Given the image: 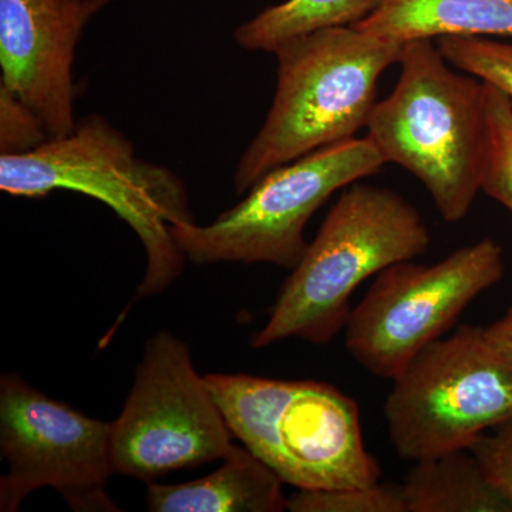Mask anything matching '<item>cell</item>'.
<instances>
[{
	"label": "cell",
	"mask_w": 512,
	"mask_h": 512,
	"mask_svg": "<svg viewBox=\"0 0 512 512\" xmlns=\"http://www.w3.org/2000/svg\"><path fill=\"white\" fill-rule=\"evenodd\" d=\"M383 0H286L262 10L235 30L248 52L275 53L279 47L318 30L353 26L372 15Z\"/></svg>",
	"instance_id": "obj_15"
},
{
	"label": "cell",
	"mask_w": 512,
	"mask_h": 512,
	"mask_svg": "<svg viewBox=\"0 0 512 512\" xmlns=\"http://www.w3.org/2000/svg\"><path fill=\"white\" fill-rule=\"evenodd\" d=\"M468 448L494 484L512 500V419L493 427L491 433L481 434Z\"/></svg>",
	"instance_id": "obj_20"
},
{
	"label": "cell",
	"mask_w": 512,
	"mask_h": 512,
	"mask_svg": "<svg viewBox=\"0 0 512 512\" xmlns=\"http://www.w3.org/2000/svg\"><path fill=\"white\" fill-rule=\"evenodd\" d=\"M386 164L367 137L339 141L264 175L210 225L185 222L171 231L185 258L197 265L241 262L292 271L308 248L305 229L313 214L336 191Z\"/></svg>",
	"instance_id": "obj_6"
},
{
	"label": "cell",
	"mask_w": 512,
	"mask_h": 512,
	"mask_svg": "<svg viewBox=\"0 0 512 512\" xmlns=\"http://www.w3.org/2000/svg\"><path fill=\"white\" fill-rule=\"evenodd\" d=\"M231 437L187 343L170 332L151 336L123 412L110 423L114 474L153 483L222 460Z\"/></svg>",
	"instance_id": "obj_9"
},
{
	"label": "cell",
	"mask_w": 512,
	"mask_h": 512,
	"mask_svg": "<svg viewBox=\"0 0 512 512\" xmlns=\"http://www.w3.org/2000/svg\"><path fill=\"white\" fill-rule=\"evenodd\" d=\"M111 0H0V84L30 107L49 138L72 133L76 50Z\"/></svg>",
	"instance_id": "obj_11"
},
{
	"label": "cell",
	"mask_w": 512,
	"mask_h": 512,
	"mask_svg": "<svg viewBox=\"0 0 512 512\" xmlns=\"http://www.w3.org/2000/svg\"><path fill=\"white\" fill-rule=\"evenodd\" d=\"M430 244L420 212L402 195L359 181L348 185L282 285L252 348L286 339L329 345L345 329L360 284L423 255Z\"/></svg>",
	"instance_id": "obj_4"
},
{
	"label": "cell",
	"mask_w": 512,
	"mask_h": 512,
	"mask_svg": "<svg viewBox=\"0 0 512 512\" xmlns=\"http://www.w3.org/2000/svg\"><path fill=\"white\" fill-rule=\"evenodd\" d=\"M402 46L340 26L279 47L274 101L239 158L237 194L281 165L355 137L375 109L380 76L397 63Z\"/></svg>",
	"instance_id": "obj_3"
},
{
	"label": "cell",
	"mask_w": 512,
	"mask_h": 512,
	"mask_svg": "<svg viewBox=\"0 0 512 512\" xmlns=\"http://www.w3.org/2000/svg\"><path fill=\"white\" fill-rule=\"evenodd\" d=\"M436 43L451 66L493 84L512 103V43L485 36H446Z\"/></svg>",
	"instance_id": "obj_17"
},
{
	"label": "cell",
	"mask_w": 512,
	"mask_h": 512,
	"mask_svg": "<svg viewBox=\"0 0 512 512\" xmlns=\"http://www.w3.org/2000/svg\"><path fill=\"white\" fill-rule=\"evenodd\" d=\"M383 412L390 443L404 460L463 450L512 419V365L487 345L481 326H460L410 360Z\"/></svg>",
	"instance_id": "obj_7"
},
{
	"label": "cell",
	"mask_w": 512,
	"mask_h": 512,
	"mask_svg": "<svg viewBox=\"0 0 512 512\" xmlns=\"http://www.w3.org/2000/svg\"><path fill=\"white\" fill-rule=\"evenodd\" d=\"M503 275V249L490 238L457 249L437 264L389 266L350 311L346 350L366 372L394 380Z\"/></svg>",
	"instance_id": "obj_8"
},
{
	"label": "cell",
	"mask_w": 512,
	"mask_h": 512,
	"mask_svg": "<svg viewBox=\"0 0 512 512\" xmlns=\"http://www.w3.org/2000/svg\"><path fill=\"white\" fill-rule=\"evenodd\" d=\"M205 380L232 436L284 484L340 490L379 483L359 407L332 384L222 373Z\"/></svg>",
	"instance_id": "obj_5"
},
{
	"label": "cell",
	"mask_w": 512,
	"mask_h": 512,
	"mask_svg": "<svg viewBox=\"0 0 512 512\" xmlns=\"http://www.w3.org/2000/svg\"><path fill=\"white\" fill-rule=\"evenodd\" d=\"M274 471L247 447L232 444L222 466L181 484L148 483L151 512H282L288 498Z\"/></svg>",
	"instance_id": "obj_12"
},
{
	"label": "cell",
	"mask_w": 512,
	"mask_h": 512,
	"mask_svg": "<svg viewBox=\"0 0 512 512\" xmlns=\"http://www.w3.org/2000/svg\"><path fill=\"white\" fill-rule=\"evenodd\" d=\"M355 28L390 42L512 37V0H383Z\"/></svg>",
	"instance_id": "obj_13"
},
{
	"label": "cell",
	"mask_w": 512,
	"mask_h": 512,
	"mask_svg": "<svg viewBox=\"0 0 512 512\" xmlns=\"http://www.w3.org/2000/svg\"><path fill=\"white\" fill-rule=\"evenodd\" d=\"M402 490L406 512H512L470 448L416 461Z\"/></svg>",
	"instance_id": "obj_14"
},
{
	"label": "cell",
	"mask_w": 512,
	"mask_h": 512,
	"mask_svg": "<svg viewBox=\"0 0 512 512\" xmlns=\"http://www.w3.org/2000/svg\"><path fill=\"white\" fill-rule=\"evenodd\" d=\"M483 335L493 352L512 365V305L503 318L483 328Z\"/></svg>",
	"instance_id": "obj_21"
},
{
	"label": "cell",
	"mask_w": 512,
	"mask_h": 512,
	"mask_svg": "<svg viewBox=\"0 0 512 512\" xmlns=\"http://www.w3.org/2000/svg\"><path fill=\"white\" fill-rule=\"evenodd\" d=\"M0 190L42 198L76 191L109 205L136 232L147 255L137 298L164 292L184 268L171 228L194 222L187 188L174 171L137 157L133 144L99 114L72 133L50 138L30 153L0 157Z\"/></svg>",
	"instance_id": "obj_1"
},
{
	"label": "cell",
	"mask_w": 512,
	"mask_h": 512,
	"mask_svg": "<svg viewBox=\"0 0 512 512\" xmlns=\"http://www.w3.org/2000/svg\"><path fill=\"white\" fill-rule=\"evenodd\" d=\"M0 511L15 512L39 488H55L74 511L117 512L110 423L50 399L15 373L0 379Z\"/></svg>",
	"instance_id": "obj_10"
},
{
	"label": "cell",
	"mask_w": 512,
	"mask_h": 512,
	"mask_svg": "<svg viewBox=\"0 0 512 512\" xmlns=\"http://www.w3.org/2000/svg\"><path fill=\"white\" fill-rule=\"evenodd\" d=\"M292 512H406L402 484L376 483L340 490H298L288 498Z\"/></svg>",
	"instance_id": "obj_18"
},
{
	"label": "cell",
	"mask_w": 512,
	"mask_h": 512,
	"mask_svg": "<svg viewBox=\"0 0 512 512\" xmlns=\"http://www.w3.org/2000/svg\"><path fill=\"white\" fill-rule=\"evenodd\" d=\"M50 140L35 111L0 84V151L2 156L30 153Z\"/></svg>",
	"instance_id": "obj_19"
},
{
	"label": "cell",
	"mask_w": 512,
	"mask_h": 512,
	"mask_svg": "<svg viewBox=\"0 0 512 512\" xmlns=\"http://www.w3.org/2000/svg\"><path fill=\"white\" fill-rule=\"evenodd\" d=\"M484 87L488 153L481 191L512 212V103L493 84Z\"/></svg>",
	"instance_id": "obj_16"
},
{
	"label": "cell",
	"mask_w": 512,
	"mask_h": 512,
	"mask_svg": "<svg viewBox=\"0 0 512 512\" xmlns=\"http://www.w3.org/2000/svg\"><path fill=\"white\" fill-rule=\"evenodd\" d=\"M400 77L367 121L387 164L424 185L444 221H463L483 187L488 153L485 87L460 73L433 39L404 43Z\"/></svg>",
	"instance_id": "obj_2"
}]
</instances>
